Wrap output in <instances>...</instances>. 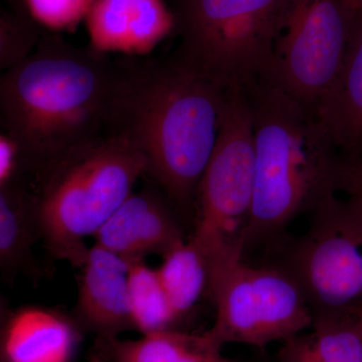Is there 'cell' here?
I'll return each instance as SVG.
<instances>
[{"label":"cell","instance_id":"obj_23","mask_svg":"<svg viewBox=\"0 0 362 362\" xmlns=\"http://www.w3.org/2000/svg\"><path fill=\"white\" fill-rule=\"evenodd\" d=\"M333 185L337 192L362 197V157L345 158L340 156L335 165Z\"/></svg>","mask_w":362,"mask_h":362},{"label":"cell","instance_id":"obj_1","mask_svg":"<svg viewBox=\"0 0 362 362\" xmlns=\"http://www.w3.org/2000/svg\"><path fill=\"white\" fill-rule=\"evenodd\" d=\"M45 30L35 51L0 78L1 130L32 180L71 150L112 132L118 61Z\"/></svg>","mask_w":362,"mask_h":362},{"label":"cell","instance_id":"obj_5","mask_svg":"<svg viewBox=\"0 0 362 362\" xmlns=\"http://www.w3.org/2000/svg\"><path fill=\"white\" fill-rule=\"evenodd\" d=\"M291 0H177L175 58L223 90L261 80Z\"/></svg>","mask_w":362,"mask_h":362},{"label":"cell","instance_id":"obj_26","mask_svg":"<svg viewBox=\"0 0 362 362\" xmlns=\"http://www.w3.org/2000/svg\"><path fill=\"white\" fill-rule=\"evenodd\" d=\"M6 1L11 6V9H13V11L28 13L25 8V0H6Z\"/></svg>","mask_w":362,"mask_h":362},{"label":"cell","instance_id":"obj_7","mask_svg":"<svg viewBox=\"0 0 362 362\" xmlns=\"http://www.w3.org/2000/svg\"><path fill=\"white\" fill-rule=\"evenodd\" d=\"M303 235L280 243L272 265L289 274L313 320L356 313L362 305V197L327 195Z\"/></svg>","mask_w":362,"mask_h":362},{"label":"cell","instance_id":"obj_18","mask_svg":"<svg viewBox=\"0 0 362 362\" xmlns=\"http://www.w3.org/2000/svg\"><path fill=\"white\" fill-rule=\"evenodd\" d=\"M157 269L180 322L209 292V263L189 238L162 257Z\"/></svg>","mask_w":362,"mask_h":362},{"label":"cell","instance_id":"obj_15","mask_svg":"<svg viewBox=\"0 0 362 362\" xmlns=\"http://www.w3.org/2000/svg\"><path fill=\"white\" fill-rule=\"evenodd\" d=\"M340 156L362 157V16L350 25L339 75L318 113Z\"/></svg>","mask_w":362,"mask_h":362},{"label":"cell","instance_id":"obj_20","mask_svg":"<svg viewBox=\"0 0 362 362\" xmlns=\"http://www.w3.org/2000/svg\"><path fill=\"white\" fill-rule=\"evenodd\" d=\"M45 30L25 11L0 13V69L6 71L25 61L37 49Z\"/></svg>","mask_w":362,"mask_h":362},{"label":"cell","instance_id":"obj_6","mask_svg":"<svg viewBox=\"0 0 362 362\" xmlns=\"http://www.w3.org/2000/svg\"><path fill=\"white\" fill-rule=\"evenodd\" d=\"M255 192L254 131L246 89L228 90L218 141L194 201L189 239L209 270L245 259Z\"/></svg>","mask_w":362,"mask_h":362},{"label":"cell","instance_id":"obj_22","mask_svg":"<svg viewBox=\"0 0 362 362\" xmlns=\"http://www.w3.org/2000/svg\"><path fill=\"white\" fill-rule=\"evenodd\" d=\"M26 180L25 162L16 140L6 132L0 134V187Z\"/></svg>","mask_w":362,"mask_h":362},{"label":"cell","instance_id":"obj_16","mask_svg":"<svg viewBox=\"0 0 362 362\" xmlns=\"http://www.w3.org/2000/svg\"><path fill=\"white\" fill-rule=\"evenodd\" d=\"M209 333L168 330L138 339L96 338L90 362H235Z\"/></svg>","mask_w":362,"mask_h":362},{"label":"cell","instance_id":"obj_21","mask_svg":"<svg viewBox=\"0 0 362 362\" xmlns=\"http://www.w3.org/2000/svg\"><path fill=\"white\" fill-rule=\"evenodd\" d=\"M93 0H25L28 14L47 32L71 33L85 21Z\"/></svg>","mask_w":362,"mask_h":362},{"label":"cell","instance_id":"obj_17","mask_svg":"<svg viewBox=\"0 0 362 362\" xmlns=\"http://www.w3.org/2000/svg\"><path fill=\"white\" fill-rule=\"evenodd\" d=\"M309 332L281 343L278 362H361L362 331L357 313L321 317Z\"/></svg>","mask_w":362,"mask_h":362},{"label":"cell","instance_id":"obj_3","mask_svg":"<svg viewBox=\"0 0 362 362\" xmlns=\"http://www.w3.org/2000/svg\"><path fill=\"white\" fill-rule=\"evenodd\" d=\"M245 89L255 148L246 259L259 247L277 246L293 221L337 192L333 175L340 154L319 117L284 90L262 80Z\"/></svg>","mask_w":362,"mask_h":362},{"label":"cell","instance_id":"obj_4","mask_svg":"<svg viewBox=\"0 0 362 362\" xmlns=\"http://www.w3.org/2000/svg\"><path fill=\"white\" fill-rule=\"evenodd\" d=\"M147 173L141 150L111 132L77 147L30 180L37 197L42 240L54 259L84 263L94 237Z\"/></svg>","mask_w":362,"mask_h":362},{"label":"cell","instance_id":"obj_24","mask_svg":"<svg viewBox=\"0 0 362 362\" xmlns=\"http://www.w3.org/2000/svg\"><path fill=\"white\" fill-rule=\"evenodd\" d=\"M350 25L362 16V0H341Z\"/></svg>","mask_w":362,"mask_h":362},{"label":"cell","instance_id":"obj_19","mask_svg":"<svg viewBox=\"0 0 362 362\" xmlns=\"http://www.w3.org/2000/svg\"><path fill=\"white\" fill-rule=\"evenodd\" d=\"M129 303L134 330L142 335L180 330V318L162 285L158 271L143 261L130 263Z\"/></svg>","mask_w":362,"mask_h":362},{"label":"cell","instance_id":"obj_27","mask_svg":"<svg viewBox=\"0 0 362 362\" xmlns=\"http://www.w3.org/2000/svg\"><path fill=\"white\" fill-rule=\"evenodd\" d=\"M356 313H357V315H358L359 321H361V331H362V305L361 307H359L358 309H357ZM361 362H362V356H361Z\"/></svg>","mask_w":362,"mask_h":362},{"label":"cell","instance_id":"obj_10","mask_svg":"<svg viewBox=\"0 0 362 362\" xmlns=\"http://www.w3.org/2000/svg\"><path fill=\"white\" fill-rule=\"evenodd\" d=\"M165 194L152 188L133 192L94 235L95 245L129 263L163 257L187 240Z\"/></svg>","mask_w":362,"mask_h":362},{"label":"cell","instance_id":"obj_12","mask_svg":"<svg viewBox=\"0 0 362 362\" xmlns=\"http://www.w3.org/2000/svg\"><path fill=\"white\" fill-rule=\"evenodd\" d=\"M130 263L104 247H90L78 277L76 319L84 333L119 337L134 330L129 303Z\"/></svg>","mask_w":362,"mask_h":362},{"label":"cell","instance_id":"obj_2","mask_svg":"<svg viewBox=\"0 0 362 362\" xmlns=\"http://www.w3.org/2000/svg\"><path fill=\"white\" fill-rule=\"evenodd\" d=\"M118 61L112 132L141 150L147 173L181 211H194L195 195L213 154L228 90L173 57Z\"/></svg>","mask_w":362,"mask_h":362},{"label":"cell","instance_id":"obj_8","mask_svg":"<svg viewBox=\"0 0 362 362\" xmlns=\"http://www.w3.org/2000/svg\"><path fill=\"white\" fill-rule=\"evenodd\" d=\"M207 298L216 308V319L206 332L221 346L238 343L266 349L313 324L299 286L272 264L258 266L239 259L214 267Z\"/></svg>","mask_w":362,"mask_h":362},{"label":"cell","instance_id":"obj_9","mask_svg":"<svg viewBox=\"0 0 362 362\" xmlns=\"http://www.w3.org/2000/svg\"><path fill=\"white\" fill-rule=\"evenodd\" d=\"M349 35L341 0H291L261 80L318 116L339 75Z\"/></svg>","mask_w":362,"mask_h":362},{"label":"cell","instance_id":"obj_11","mask_svg":"<svg viewBox=\"0 0 362 362\" xmlns=\"http://www.w3.org/2000/svg\"><path fill=\"white\" fill-rule=\"evenodd\" d=\"M85 21L92 49L126 57L148 56L177 28L164 0H93Z\"/></svg>","mask_w":362,"mask_h":362},{"label":"cell","instance_id":"obj_13","mask_svg":"<svg viewBox=\"0 0 362 362\" xmlns=\"http://www.w3.org/2000/svg\"><path fill=\"white\" fill-rule=\"evenodd\" d=\"M83 335L73 314L61 309L1 305V362H75Z\"/></svg>","mask_w":362,"mask_h":362},{"label":"cell","instance_id":"obj_14","mask_svg":"<svg viewBox=\"0 0 362 362\" xmlns=\"http://www.w3.org/2000/svg\"><path fill=\"white\" fill-rule=\"evenodd\" d=\"M42 240L37 197L30 181L0 187V272L6 283L18 276L39 281L42 272L33 247Z\"/></svg>","mask_w":362,"mask_h":362},{"label":"cell","instance_id":"obj_25","mask_svg":"<svg viewBox=\"0 0 362 362\" xmlns=\"http://www.w3.org/2000/svg\"><path fill=\"white\" fill-rule=\"evenodd\" d=\"M235 362H278L276 357H271L267 354L266 349H255V354L245 361H237Z\"/></svg>","mask_w":362,"mask_h":362}]
</instances>
